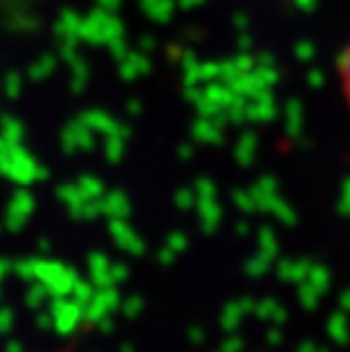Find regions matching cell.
I'll return each instance as SVG.
<instances>
[{"label": "cell", "instance_id": "obj_1", "mask_svg": "<svg viewBox=\"0 0 350 352\" xmlns=\"http://www.w3.org/2000/svg\"><path fill=\"white\" fill-rule=\"evenodd\" d=\"M341 76H344V91H346V98H348V104H350V48L346 52L344 66H341Z\"/></svg>", "mask_w": 350, "mask_h": 352}]
</instances>
